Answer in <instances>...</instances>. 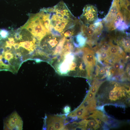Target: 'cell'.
Instances as JSON below:
<instances>
[{
    "label": "cell",
    "mask_w": 130,
    "mask_h": 130,
    "mask_svg": "<svg viewBox=\"0 0 130 130\" xmlns=\"http://www.w3.org/2000/svg\"><path fill=\"white\" fill-rule=\"evenodd\" d=\"M109 83L99 87L95 96L98 106L113 104L127 107L129 106V86L115 82Z\"/></svg>",
    "instance_id": "6da1fadb"
},
{
    "label": "cell",
    "mask_w": 130,
    "mask_h": 130,
    "mask_svg": "<svg viewBox=\"0 0 130 130\" xmlns=\"http://www.w3.org/2000/svg\"><path fill=\"white\" fill-rule=\"evenodd\" d=\"M21 28L27 30L40 42L46 35L51 33L45 27L38 13L31 15L28 21Z\"/></svg>",
    "instance_id": "7a4b0ae2"
},
{
    "label": "cell",
    "mask_w": 130,
    "mask_h": 130,
    "mask_svg": "<svg viewBox=\"0 0 130 130\" xmlns=\"http://www.w3.org/2000/svg\"><path fill=\"white\" fill-rule=\"evenodd\" d=\"M62 37L58 34L52 33L48 34L40 42V47L49 55L54 56L56 48Z\"/></svg>",
    "instance_id": "3957f363"
},
{
    "label": "cell",
    "mask_w": 130,
    "mask_h": 130,
    "mask_svg": "<svg viewBox=\"0 0 130 130\" xmlns=\"http://www.w3.org/2000/svg\"><path fill=\"white\" fill-rule=\"evenodd\" d=\"M89 25L83 24L82 25L81 31L83 35L88 39H91L95 36L99 35L101 34L103 26L102 22L100 21L97 20Z\"/></svg>",
    "instance_id": "277c9868"
},
{
    "label": "cell",
    "mask_w": 130,
    "mask_h": 130,
    "mask_svg": "<svg viewBox=\"0 0 130 130\" xmlns=\"http://www.w3.org/2000/svg\"><path fill=\"white\" fill-rule=\"evenodd\" d=\"M4 130H22L23 121L16 111L13 113L6 118L4 121Z\"/></svg>",
    "instance_id": "5b68a950"
},
{
    "label": "cell",
    "mask_w": 130,
    "mask_h": 130,
    "mask_svg": "<svg viewBox=\"0 0 130 130\" xmlns=\"http://www.w3.org/2000/svg\"><path fill=\"white\" fill-rule=\"evenodd\" d=\"M83 11L81 19L83 24L89 25L97 21V11L95 7L91 5H87L84 8Z\"/></svg>",
    "instance_id": "8992f818"
},
{
    "label": "cell",
    "mask_w": 130,
    "mask_h": 130,
    "mask_svg": "<svg viewBox=\"0 0 130 130\" xmlns=\"http://www.w3.org/2000/svg\"><path fill=\"white\" fill-rule=\"evenodd\" d=\"M123 15L120 11L117 14L115 18L110 22L105 25L110 31H112L117 29L124 30L128 28V26L125 22H123Z\"/></svg>",
    "instance_id": "52a82bcc"
},
{
    "label": "cell",
    "mask_w": 130,
    "mask_h": 130,
    "mask_svg": "<svg viewBox=\"0 0 130 130\" xmlns=\"http://www.w3.org/2000/svg\"><path fill=\"white\" fill-rule=\"evenodd\" d=\"M82 25L79 20L77 19L74 23L61 34V36L66 38H70L81 31Z\"/></svg>",
    "instance_id": "ba28073f"
},
{
    "label": "cell",
    "mask_w": 130,
    "mask_h": 130,
    "mask_svg": "<svg viewBox=\"0 0 130 130\" xmlns=\"http://www.w3.org/2000/svg\"><path fill=\"white\" fill-rule=\"evenodd\" d=\"M52 8H43L38 13L45 27L50 33L52 31L51 23V15Z\"/></svg>",
    "instance_id": "9c48e42d"
},
{
    "label": "cell",
    "mask_w": 130,
    "mask_h": 130,
    "mask_svg": "<svg viewBox=\"0 0 130 130\" xmlns=\"http://www.w3.org/2000/svg\"><path fill=\"white\" fill-rule=\"evenodd\" d=\"M65 118V116H49L47 117V124L53 125L55 130H64V121Z\"/></svg>",
    "instance_id": "30bf717a"
},
{
    "label": "cell",
    "mask_w": 130,
    "mask_h": 130,
    "mask_svg": "<svg viewBox=\"0 0 130 130\" xmlns=\"http://www.w3.org/2000/svg\"><path fill=\"white\" fill-rule=\"evenodd\" d=\"M119 0H114L109 11L103 21L105 24L111 22L115 17L117 14L120 11V6Z\"/></svg>",
    "instance_id": "8fae6325"
},
{
    "label": "cell",
    "mask_w": 130,
    "mask_h": 130,
    "mask_svg": "<svg viewBox=\"0 0 130 130\" xmlns=\"http://www.w3.org/2000/svg\"><path fill=\"white\" fill-rule=\"evenodd\" d=\"M37 41L34 38L32 41H26L19 43L20 47L29 51H33L36 48Z\"/></svg>",
    "instance_id": "7c38bea8"
},
{
    "label": "cell",
    "mask_w": 130,
    "mask_h": 130,
    "mask_svg": "<svg viewBox=\"0 0 130 130\" xmlns=\"http://www.w3.org/2000/svg\"><path fill=\"white\" fill-rule=\"evenodd\" d=\"M75 38L72 40L73 44L80 46H82L85 44L86 40L82 33L78 34Z\"/></svg>",
    "instance_id": "4fadbf2b"
},
{
    "label": "cell",
    "mask_w": 130,
    "mask_h": 130,
    "mask_svg": "<svg viewBox=\"0 0 130 130\" xmlns=\"http://www.w3.org/2000/svg\"><path fill=\"white\" fill-rule=\"evenodd\" d=\"M5 50L4 54L3 56V58L1 60V62L3 64V65L2 62L3 61L5 60H6L10 62V60L13 59L14 57V56L13 54L11 53L10 52L6 50L5 49Z\"/></svg>",
    "instance_id": "5bb4252c"
},
{
    "label": "cell",
    "mask_w": 130,
    "mask_h": 130,
    "mask_svg": "<svg viewBox=\"0 0 130 130\" xmlns=\"http://www.w3.org/2000/svg\"><path fill=\"white\" fill-rule=\"evenodd\" d=\"M84 59L86 63L91 64L94 61V56L91 54H87L85 55Z\"/></svg>",
    "instance_id": "9a60e30c"
},
{
    "label": "cell",
    "mask_w": 130,
    "mask_h": 130,
    "mask_svg": "<svg viewBox=\"0 0 130 130\" xmlns=\"http://www.w3.org/2000/svg\"><path fill=\"white\" fill-rule=\"evenodd\" d=\"M10 33L9 31L4 29H0V39H6L9 36Z\"/></svg>",
    "instance_id": "2e32d148"
},
{
    "label": "cell",
    "mask_w": 130,
    "mask_h": 130,
    "mask_svg": "<svg viewBox=\"0 0 130 130\" xmlns=\"http://www.w3.org/2000/svg\"><path fill=\"white\" fill-rule=\"evenodd\" d=\"M123 47L125 49H129L130 47V42L128 39H123L120 42Z\"/></svg>",
    "instance_id": "e0dca14e"
},
{
    "label": "cell",
    "mask_w": 130,
    "mask_h": 130,
    "mask_svg": "<svg viewBox=\"0 0 130 130\" xmlns=\"http://www.w3.org/2000/svg\"><path fill=\"white\" fill-rule=\"evenodd\" d=\"M111 54L116 55L118 53V47L115 46H112L110 48L109 50Z\"/></svg>",
    "instance_id": "ac0fdd59"
},
{
    "label": "cell",
    "mask_w": 130,
    "mask_h": 130,
    "mask_svg": "<svg viewBox=\"0 0 130 130\" xmlns=\"http://www.w3.org/2000/svg\"><path fill=\"white\" fill-rule=\"evenodd\" d=\"M102 48L104 51L107 52L109 50L110 47L108 44H105L102 45Z\"/></svg>",
    "instance_id": "d6986e66"
},
{
    "label": "cell",
    "mask_w": 130,
    "mask_h": 130,
    "mask_svg": "<svg viewBox=\"0 0 130 130\" xmlns=\"http://www.w3.org/2000/svg\"><path fill=\"white\" fill-rule=\"evenodd\" d=\"M101 57L103 59H105L108 56V54L106 51L102 52L100 54Z\"/></svg>",
    "instance_id": "ffe728a7"
},
{
    "label": "cell",
    "mask_w": 130,
    "mask_h": 130,
    "mask_svg": "<svg viewBox=\"0 0 130 130\" xmlns=\"http://www.w3.org/2000/svg\"><path fill=\"white\" fill-rule=\"evenodd\" d=\"M71 111V108L69 106H65L63 109V111L66 114H69Z\"/></svg>",
    "instance_id": "44dd1931"
},
{
    "label": "cell",
    "mask_w": 130,
    "mask_h": 130,
    "mask_svg": "<svg viewBox=\"0 0 130 130\" xmlns=\"http://www.w3.org/2000/svg\"><path fill=\"white\" fill-rule=\"evenodd\" d=\"M114 67L116 69H119L120 68V64L118 63H116L114 64Z\"/></svg>",
    "instance_id": "7402d4cb"
},
{
    "label": "cell",
    "mask_w": 130,
    "mask_h": 130,
    "mask_svg": "<svg viewBox=\"0 0 130 130\" xmlns=\"http://www.w3.org/2000/svg\"><path fill=\"white\" fill-rule=\"evenodd\" d=\"M7 38L8 40L10 41L11 45L12 46H13L15 43V41L14 39L12 37L9 38L8 37Z\"/></svg>",
    "instance_id": "603a6c76"
},
{
    "label": "cell",
    "mask_w": 130,
    "mask_h": 130,
    "mask_svg": "<svg viewBox=\"0 0 130 130\" xmlns=\"http://www.w3.org/2000/svg\"><path fill=\"white\" fill-rule=\"evenodd\" d=\"M13 46L15 49H18L20 48V46L19 43H15Z\"/></svg>",
    "instance_id": "cb8c5ba5"
},
{
    "label": "cell",
    "mask_w": 130,
    "mask_h": 130,
    "mask_svg": "<svg viewBox=\"0 0 130 130\" xmlns=\"http://www.w3.org/2000/svg\"><path fill=\"white\" fill-rule=\"evenodd\" d=\"M21 56V53L20 52L18 53L15 55V58L16 59H17Z\"/></svg>",
    "instance_id": "d4e9b609"
},
{
    "label": "cell",
    "mask_w": 130,
    "mask_h": 130,
    "mask_svg": "<svg viewBox=\"0 0 130 130\" xmlns=\"http://www.w3.org/2000/svg\"><path fill=\"white\" fill-rule=\"evenodd\" d=\"M105 72V70L104 68H102L100 69L99 71V73L100 75L103 74H104Z\"/></svg>",
    "instance_id": "484cf974"
}]
</instances>
